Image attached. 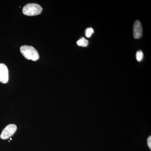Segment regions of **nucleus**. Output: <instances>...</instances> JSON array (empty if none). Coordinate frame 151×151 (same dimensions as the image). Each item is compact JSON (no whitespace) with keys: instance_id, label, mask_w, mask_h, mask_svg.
<instances>
[{"instance_id":"obj_1","label":"nucleus","mask_w":151,"mask_h":151,"mask_svg":"<svg viewBox=\"0 0 151 151\" xmlns=\"http://www.w3.org/2000/svg\"><path fill=\"white\" fill-rule=\"evenodd\" d=\"M20 52L27 59L32 61H37L39 58V54L33 47L23 45L20 47Z\"/></svg>"},{"instance_id":"obj_2","label":"nucleus","mask_w":151,"mask_h":151,"mask_svg":"<svg viewBox=\"0 0 151 151\" xmlns=\"http://www.w3.org/2000/svg\"><path fill=\"white\" fill-rule=\"evenodd\" d=\"M42 9L40 5L37 4H29L24 7L22 12L25 15L34 16L40 14Z\"/></svg>"},{"instance_id":"obj_3","label":"nucleus","mask_w":151,"mask_h":151,"mask_svg":"<svg viewBox=\"0 0 151 151\" xmlns=\"http://www.w3.org/2000/svg\"><path fill=\"white\" fill-rule=\"evenodd\" d=\"M17 127L14 124L8 125L3 129L0 137L2 139L5 140L9 139L13 136L16 132Z\"/></svg>"},{"instance_id":"obj_4","label":"nucleus","mask_w":151,"mask_h":151,"mask_svg":"<svg viewBox=\"0 0 151 151\" xmlns=\"http://www.w3.org/2000/svg\"><path fill=\"white\" fill-rule=\"evenodd\" d=\"M9 81V70L6 65L0 63V82L3 84L7 83Z\"/></svg>"},{"instance_id":"obj_5","label":"nucleus","mask_w":151,"mask_h":151,"mask_svg":"<svg viewBox=\"0 0 151 151\" xmlns=\"http://www.w3.org/2000/svg\"><path fill=\"white\" fill-rule=\"evenodd\" d=\"M142 24L139 20L135 21L133 27V34L135 39H139L142 35Z\"/></svg>"},{"instance_id":"obj_6","label":"nucleus","mask_w":151,"mask_h":151,"mask_svg":"<svg viewBox=\"0 0 151 151\" xmlns=\"http://www.w3.org/2000/svg\"><path fill=\"white\" fill-rule=\"evenodd\" d=\"M88 43H89L88 41L84 37H81L77 42V44L78 46L83 47L87 46L88 45Z\"/></svg>"},{"instance_id":"obj_7","label":"nucleus","mask_w":151,"mask_h":151,"mask_svg":"<svg viewBox=\"0 0 151 151\" xmlns=\"http://www.w3.org/2000/svg\"><path fill=\"white\" fill-rule=\"evenodd\" d=\"M143 57H144V55H143L142 52L140 50L137 52L136 55V59H137L138 61L140 62V61H142V60Z\"/></svg>"},{"instance_id":"obj_8","label":"nucleus","mask_w":151,"mask_h":151,"mask_svg":"<svg viewBox=\"0 0 151 151\" xmlns=\"http://www.w3.org/2000/svg\"><path fill=\"white\" fill-rule=\"evenodd\" d=\"M94 32V30L92 28H88L85 30V35L86 37H90Z\"/></svg>"},{"instance_id":"obj_9","label":"nucleus","mask_w":151,"mask_h":151,"mask_svg":"<svg viewBox=\"0 0 151 151\" xmlns=\"http://www.w3.org/2000/svg\"><path fill=\"white\" fill-rule=\"evenodd\" d=\"M147 145L149 148L151 150V137L150 136L147 139Z\"/></svg>"}]
</instances>
